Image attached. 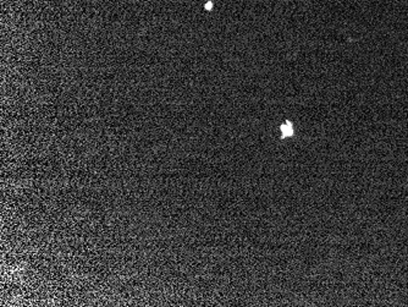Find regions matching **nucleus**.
I'll list each match as a JSON object with an SVG mask.
<instances>
[{"label": "nucleus", "mask_w": 408, "mask_h": 307, "mask_svg": "<svg viewBox=\"0 0 408 307\" xmlns=\"http://www.w3.org/2000/svg\"><path fill=\"white\" fill-rule=\"evenodd\" d=\"M282 133L284 138H289V136H292V135H294V126H292L291 123L287 121L285 125H282Z\"/></svg>", "instance_id": "nucleus-1"}, {"label": "nucleus", "mask_w": 408, "mask_h": 307, "mask_svg": "<svg viewBox=\"0 0 408 307\" xmlns=\"http://www.w3.org/2000/svg\"><path fill=\"white\" fill-rule=\"evenodd\" d=\"M205 8L210 9V8H212V3H208V4L205 5Z\"/></svg>", "instance_id": "nucleus-2"}]
</instances>
